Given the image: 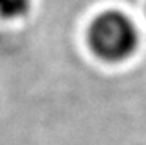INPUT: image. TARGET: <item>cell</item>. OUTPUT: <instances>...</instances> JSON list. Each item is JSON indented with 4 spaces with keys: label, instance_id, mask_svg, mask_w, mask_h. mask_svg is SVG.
Segmentation results:
<instances>
[{
    "label": "cell",
    "instance_id": "6da1fadb",
    "mask_svg": "<svg viewBox=\"0 0 146 145\" xmlns=\"http://www.w3.org/2000/svg\"><path fill=\"white\" fill-rule=\"evenodd\" d=\"M140 36L134 22L123 13L106 11L92 22L89 45L98 58L109 63L124 61L137 50Z\"/></svg>",
    "mask_w": 146,
    "mask_h": 145
},
{
    "label": "cell",
    "instance_id": "7a4b0ae2",
    "mask_svg": "<svg viewBox=\"0 0 146 145\" xmlns=\"http://www.w3.org/2000/svg\"><path fill=\"white\" fill-rule=\"evenodd\" d=\"M30 0H0V17L19 19L30 11Z\"/></svg>",
    "mask_w": 146,
    "mask_h": 145
}]
</instances>
